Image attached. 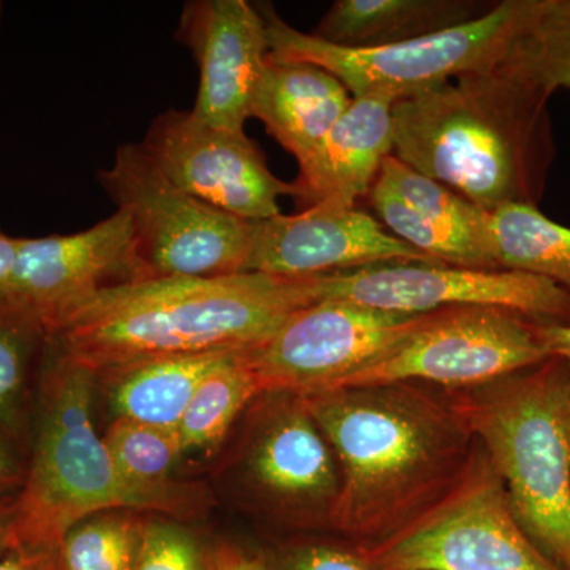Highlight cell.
<instances>
[{
  "label": "cell",
  "instance_id": "2e32d148",
  "mask_svg": "<svg viewBox=\"0 0 570 570\" xmlns=\"http://www.w3.org/2000/svg\"><path fill=\"white\" fill-rule=\"evenodd\" d=\"M377 220L434 264L499 269L491 213L389 156L370 190Z\"/></svg>",
  "mask_w": 570,
  "mask_h": 570
},
{
  "label": "cell",
  "instance_id": "52a82bcc",
  "mask_svg": "<svg viewBox=\"0 0 570 570\" xmlns=\"http://www.w3.org/2000/svg\"><path fill=\"white\" fill-rule=\"evenodd\" d=\"M99 181L132 224L138 281L246 273L254 223L184 193L141 145L119 146Z\"/></svg>",
  "mask_w": 570,
  "mask_h": 570
},
{
  "label": "cell",
  "instance_id": "9a60e30c",
  "mask_svg": "<svg viewBox=\"0 0 570 570\" xmlns=\"http://www.w3.org/2000/svg\"><path fill=\"white\" fill-rule=\"evenodd\" d=\"M176 40L193 52L198 92L193 115L228 132H245L255 92L269 61L261 10L246 0L184 3Z\"/></svg>",
  "mask_w": 570,
  "mask_h": 570
},
{
  "label": "cell",
  "instance_id": "7c38bea8",
  "mask_svg": "<svg viewBox=\"0 0 570 570\" xmlns=\"http://www.w3.org/2000/svg\"><path fill=\"white\" fill-rule=\"evenodd\" d=\"M176 187L247 223L279 216V198L294 184L276 178L245 132L216 129L193 111L157 116L140 142Z\"/></svg>",
  "mask_w": 570,
  "mask_h": 570
},
{
  "label": "cell",
  "instance_id": "83f0119b",
  "mask_svg": "<svg viewBox=\"0 0 570 570\" xmlns=\"http://www.w3.org/2000/svg\"><path fill=\"white\" fill-rule=\"evenodd\" d=\"M138 570H209V551L171 521H146Z\"/></svg>",
  "mask_w": 570,
  "mask_h": 570
},
{
  "label": "cell",
  "instance_id": "277c9868",
  "mask_svg": "<svg viewBox=\"0 0 570 570\" xmlns=\"http://www.w3.org/2000/svg\"><path fill=\"white\" fill-rule=\"evenodd\" d=\"M540 553L570 570V367L553 358L449 392Z\"/></svg>",
  "mask_w": 570,
  "mask_h": 570
},
{
  "label": "cell",
  "instance_id": "d6a6232c",
  "mask_svg": "<svg viewBox=\"0 0 570 570\" xmlns=\"http://www.w3.org/2000/svg\"><path fill=\"white\" fill-rule=\"evenodd\" d=\"M17 257V236L7 235L6 232L0 228V298H2V296H10Z\"/></svg>",
  "mask_w": 570,
  "mask_h": 570
},
{
  "label": "cell",
  "instance_id": "9c48e42d",
  "mask_svg": "<svg viewBox=\"0 0 570 570\" xmlns=\"http://www.w3.org/2000/svg\"><path fill=\"white\" fill-rule=\"evenodd\" d=\"M538 325L534 318L498 307L434 311L396 346L332 390L423 384L455 392L490 384L551 358Z\"/></svg>",
  "mask_w": 570,
  "mask_h": 570
},
{
  "label": "cell",
  "instance_id": "e575fe53",
  "mask_svg": "<svg viewBox=\"0 0 570 570\" xmlns=\"http://www.w3.org/2000/svg\"><path fill=\"white\" fill-rule=\"evenodd\" d=\"M11 517H13L11 504H6V502L0 499V558L13 550Z\"/></svg>",
  "mask_w": 570,
  "mask_h": 570
},
{
  "label": "cell",
  "instance_id": "e0dca14e",
  "mask_svg": "<svg viewBox=\"0 0 570 570\" xmlns=\"http://www.w3.org/2000/svg\"><path fill=\"white\" fill-rule=\"evenodd\" d=\"M284 403L255 439L250 474L276 502L324 515L340 493V468L324 433L298 395L281 393Z\"/></svg>",
  "mask_w": 570,
  "mask_h": 570
},
{
  "label": "cell",
  "instance_id": "d4e9b609",
  "mask_svg": "<svg viewBox=\"0 0 570 570\" xmlns=\"http://www.w3.org/2000/svg\"><path fill=\"white\" fill-rule=\"evenodd\" d=\"M146 519L132 510L97 513L75 524L58 549L61 570H138Z\"/></svg>",
  "mask_w": 570,
  "mask_h": 570
},
{
  "label": "cell",
  "instance_id": "44dd1931",
  "mask_svg": "<svg viewBox=\"0 0 570 570\" xmlns=\"http://www.w3.org/2000/svg\"><path fill=\"white\" fill-rule=\"evenodd\" d=\"M236 352L160 356L104 371L97 376L110 381L116 419L176 430L202 382Z\"/></svg>",
  "mask_w": 570,
  "mask_h": 570
},
{
  "label": "cell",
  "instance_id": "ffe728a7",
  "mask_svg": "<svg viewBox=\"0 0 570 570\" xmlns=\"http://www.w3.org/2000/svg\"><path fill=\"white\" fill-rule=\"evenodd\" d=\"M491 7L479 0H336L313 33L336 47H387L448 31Z\"/></svg>",
  "mask_w": 570,
  "mask_h": 570
},
{
  "label": "cell",
  "instance_id": "7402d4cb",
  "mask_svg": "<svg viewBox=\"0 0 570 570\" xmlns=\"http://www.w3.org/2000/svg\"><path fill=\"white\" fill-rule=\"evenodd\" d=\"M490 228L499 269L546 277L570 295V228L524 204L494 209Z\"/></svg>",
  "mask_w": 570,
  "mask_h": 570
},
{
  "label": "cell",
  "instance_id": "cb8c5ba5",
  "mask_svg": "<svg viewBox=\"0 0 570 570\" xmlns=\"http://www.w3.org/2000/svg\"><path fill=\"white\" fill-rule=\"evenodd\" d=\"M261 395L245 351L236 352L202 382L184 412L176 428L183 453L216 448L243 409Z\"/></svg>",
  "mask_w": 570,
  "mask_h": 570
},
{
  "label": "cell",
  "instance_id": "6da1fadb",
  "mask_svg": "<svg viewBox=\"0 0 570 570\" xmlns=\"http://www.w3.org/2000/svg\"><path fill=\"white\" fill-rule=\"evenodd\" d=\"M422 387L367 385L302 396L340 468L326 524L355 546L387 539L434 504L474 452L475 439L449 392L442 397Z\"/></svg>",
  "mask_w": 570,
  "mask_h": 570
},
{
  "label": "cell",
  "instance_id": "d6986e66",
  "mask_svg": "<svg viewBox=\"0 0 570 570\" xmlns=\"http://www.w3.org/2000/svg\"><path fill=\"white\" fill-rule=\"evenodd\" d=\"M352 94L332 73L309 62L276 61L269 56L255 92L250 118L306 163L351 105Z\"/></svg>",
  "mask_w": 570,
  "mask_h": 570
},
{
  "label": "cell",
  "instance_id": "603a6c76",
  "mask_svg": "<svg viewBox=\"0 0 570 570\" xmlns=\"http://www.w3.org/2000/svg\"><path fill=\"white\" fill-rule=\"evenodd\" d=\"M502 62L549 96L570 89V0H530Z\"/></svg>",
  "mask_w": 570,
  "mask_h": 570
},
{
  "label": "cell",
  "instance_id": "8fae6325",
  "mask_svg": "<svg viewBox=\"0 0 570 570\" xmlns=\"http://www.w3.org/2000/svg\"><path fill=\"white\" fill-rule=\"evenodd\" d=\"M322 299H344L384 313L498 307L538 322L570 324V295L546 277L512 269L397 262L322 276Z\"/></svg>",
  "mask_w": 570,
  "mask_h": 570
},
{
  "label": "cell",
  "instance_id": "4316f807",
  "mask_svg": "<svg viewBox=\"0 0 570 570\" xmlns=\"http://www.w3.org/2000/svg\"><path fill=\"white\" fill-rule=\"evenodd\" d=\"M124 478L148 493L178 499L168 478L183 455L176 430L116 419L104 438Z\"/></svg>",
  "mask_w": 570,
  "mask_h": 570
},
{
  "label": "cell",
  "instance_id": "ba28073f",
  "mask_svg": "<svg viewBox=\"0 0 570 570\" xmlns=\"http://www.w3.org/2000/svg\"><path fill=\"white\" fill-rule=\"evenodd\" d=\"M358 547L377 570H558L521 530L478 441L434 504L387 539Z\"/></svg>",
  "mask_w": 570,
  "mask_h": 570
},
{
  "label": "cell",
  "instance_id": "3957f363",
  "mask_svg": "<svg viewBox=\"0 0 570 570\" xmlns=\"http://www.w3.org/2000/svg\"><path fill=\"white\" fill-rule=\"evenodd\" d=\"M550 96L504 62L393 104V156L479 208L538 206L553 159Z\"/></svg>",
  "mask_w": 570,
  "mask_h": 570
},
{
  "label": "cell",
  "instance_id": "836d02e7",
  "mask_svg": "<svg viewBox=\"0 0 570 570\" xmlns=\"http://www.w3.org/2000/svg\"><path fill=\"white\" fill-rule=\"evenodd\" d=\"M26 472H22L17 456L11 452L9 444L0 433V493L13 487L22 485Z\"/></svg>",
  "mask_w": 570,
  "mask_h": 570
},
{
  "label": "cell",
  "instance_id": "5bb4252c",
  "mask_svg": "<svg viewBox=\"0 0 570 570\" xmlns=\"http://www.w3.org/2000/svg\"><path fill=\"white\" fill-rule=\"evenodd\" d=\"M397 262L431 261L356 206L321 202L254 223L246 273L311 277Z\"/></svg>",
  "mask_w": 570,
  "mask_h": 570
},
{
  "label": "cell",
  "instance_id": "1f68e13d",
  "mask_svg": "<svg viewBox=\"0 0 570 570\" xmlns=\"http://www.w3.org/2000/svg\"><path fill=\"white\" fill-rule=\"evenodd\" d=\"M538 330L550 356L561 360L570 367V324L539 322Z\"/></svg>",
  "mask_w": 570,
  "mask_h": 570
},
{
  "label": "cell",
  "instance_id": "8992f818",
  "mask_svg": "<svg viewBox=\"0 0 570 570\" xmlns=\"http://www.w3.org/2000/svg\"><path fill=\"white\" fill-rule=\"evenodd\" d=\"M530 0H502L482 17L423 37L376 48H343L285 22L257 3L276 61L309 62L332 73L352 97L396 104L463 75L491 69L508 55Z\"/></svg>",
  "mask_w": 570,
  "mask_h": 570
},
{
  "label": "cell",
  "instance_id": "4fadbf2b",
  "mask_svg": "<svg viewBox=\"0 0 570 570\" xmlns=\"http://www.w3.org/2000/svg\"><path fill=\"white\" fill-rule=\"evenodd\" d=\"M129 281H138L132 224L116 209L77 234L18 238L10 298L51 336L82 302Z\"/></svg>",
  "mask_w": 570,
  "mask_h": 570
},
{
  "label": "cell",
  "instance_id": "d590c367",
  "mask_svg": "<svg viewBox=\"0 0 570 570\" xmlns=\"http://www.w3.org/2000/svg\"><path fill=\"white\" fill-rule=\"evenodd\" d=\"M3 3L0 2V21H2Z\"/></svg>",
  "mask_w": 570,
  "mask_h": 570
},
{
  "label": "cell",
  "instance_id": "ac0fdd59",
  "mask_svg": "<svg viewBox=\"0 0 570 570\" xmlns=\"http://www.w3.org/2000/svg\"><path fill=\"white\" fill-rule=\"evenodd\" d=\"M393 104L354 97L316 151L299 165L294 197L303 205L321 202L356 206L370 194L382 164L393 154Z\"/></svg>",
  "mask_w": 570,
  "mask_h": 570
},
{
  "label": "cell",
  "instance_id": "484cf974",
  "mask_svg": "<svg viewBox=\"0 0 570 570\" xmlns=\"http://www.w3.org/2000/svg\"><path fill=\"white\" fill-rule=\"evenodd\" d=\"M48 341L50 336L28 309L10 296L0 298V433L20 434L29 373Z\"/></svg>",
  "mask_w": 570,
  "mask_h": 570
},
{
  "label": "cell",
  "instance_id": "30bf717a",
  "mask_svg": "<svg viewBox=\"0 0 570 570\" xmlns=\"http://www.w3.org/2000/svg\"><path fill=\"white\" fill-rule=\"evenodd\" d=\"M423 316L384 313L344 299H321L285 318L257 346L246 348L245 358L262 395L328 392L396 346Z\"/></svg>",
  "mask_w": 570,
  "mask_h": 570
},
{
  "label": "cell",
  "instance_id": "f1b7e54d",
  "mask_svg": "<svg viewBox=\"0 0 570 570\" xmlns=\"http://www.w3.org/2000/svg\"><path fill=\"white\" fill-rule=\"evenodd\" d=\"M265 557L269 570H377L355 543H294Z\"/></svg>",
  "mask_w": 570,
  "mask_h": 570
},
{
  "label": "cell",
  "instance_id": "4dcf8cb0",
  "mask_svg": "<svg viewBox=\"0 0 570 570\" xmlns=\"http://www.w3.org/2000/svg\"><path fill=\"white\" fill-rule=\"evenodd\" d=\"M0 570H61L58 553L11 550L0 558Z\"/></svg>",
  "mask_w": 570,
  "mask_h": 570
},
{
  "label": "cell",
  "instance_id": "7a4b0ae2",
  "mask_svg": "<svg viewBox=\"0 0 570 570\" xmlns=\"http://www.w3.org/2000/svg\"><path fill=\"white\" fill-rule=\"evenodd\" d=\"M321 299L322 276L129 281L82 302L50 344L97 374L160 356L246 351Z\"/></svg>",
  "mask_w": 570,
  "mask_h": 570
},
{
  "label": "cell",
  "instance_id": "5b68a950",
  "mask_svg": "<svg viewBox=\"0 0 570 570\" xmlns=\"http://www.w3.org/2000/svg\"><path fill=\"white\" fill-rule=\"evenodd\" d=\"M41 379L32 460L11 509L13 550L58 553L80 521L111 510H171L178 499L132 485L94 425L97 373L52 347Z\"/></svg>",
  "mask_w": 570,
  "mask_h": 570
},
{
  "label": "cell",
  "instance_id": "f546056e",
  "mask_svg": "<svg viewBox=\"0 0 570 570\" xmlns=\"http://www.w3.org/2000/svg\"><path fill=\"white\" fill-rule=\"evenodd\" d=\"M209 570H269L265 554L246 553L238 547H216L209 551Z\"/></svg>",
  "mask_w": 570,
  "mask_h": 570
}]
</instances>
